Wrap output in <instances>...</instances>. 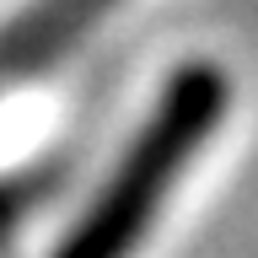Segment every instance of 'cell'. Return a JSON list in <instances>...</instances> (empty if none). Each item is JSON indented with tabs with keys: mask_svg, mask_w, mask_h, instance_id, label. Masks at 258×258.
Masks as SVG:
<instances>
[{
	"mask_svg": "<svg viewBox=\"0 0 258 258\" xmlns=\"http://www.w3.org/2000/svg\"><path fill=\"white\" fill-rule=\"evenodd\" d=\"M226 113V76L215 64H188L167 81L156 113L145 118L140 140L118 161L113 183L92 205V215L64 237L59 258H129L145 226L156 221L161 194L177 183L188 156L205 145V135Z\"/></svg>",
	"mask_w": 258,
	"mask_h": 258,
	"instance_id": "cell-1",
	"label": "cell"
},
{
	"mask_svg": "<svg viewBox=\"0 0 258 258\" xmlns=\"http://www.w3.org/2000/svg\"><path fill=\"white\" fill-rule=\"evenodd\" d=\"M113 0H38L27 16H16L0 38V70H38L59 48H70L76 32H86Z\"/></svg>",
	"mask_w": 258,
	"mask_h": 258,
	"instance_id": "cell-2",
	"label": "cell"
}]
</instances>
